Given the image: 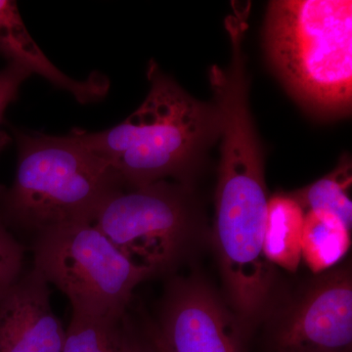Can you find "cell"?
<instances>
[{
	"mask_svg": "<svg viewBox=\"0 0 352 352\" xmlns=\"http://www.w3.org/2000/svg\"><path fill=\"white\" fill-rule=\"evenodd\" d=\"M219 119L214 240L234 307L252 321L265 307L273 282L263 252L268 198L263 147L247 101H224Z\"/></svg>",
	"mask_w": 352,
	"mask_h": 352,
	"instance_id": "1",
	"label": "cell"
},
{
	"mask_svg": "<svg viewBox=\"0 0 352 352\" xmlns=\"http://www.w3.org/2000/svg\"><path fill=\"white\" fill-rule=\"evenodd\" d=\"M144 102L118 126L99 132L74 129L85 147L113 166L124 188L168 178L190 185L219 139L217 106L194 98L154 61Z\"/></svg>",
	"mask_w": 352,
	"mask_h": 352,
	"instance_id": "2",
	"label": "cell"
},
{
	"mask_svg": "<svg viewBox=\"0 0 352 352\" xmlns=\"http://www.w3.org/2000/svg\"><path fill=\"white\" fill-rule=\"evenodd\" d=\"M264 43L271 66L302 107L321 117L351 111V0L271 1Z\"/></svg>",
	"mask_w": 352,
	"mask_h": 352,
	"instance_id": "3",
	"label": "cell"
},
{
	"mask_svg": "<svg viewBox=\"0 0 352 352\" xmlns=\"http://www.w3.org/2000/svg\"><path fill=\"white\" fill-rule=\"evenodd\" d=\"M18 164L10 188L0 186V219L8 228L36 234L94 222L102 206L124 188L112 166L73 133L16 132Z\"/></svg>",
	"mask_w": 352,
	"mask_h": 352,
	"instance_id": "4",
	"label": "cell"
},
{
	"mask_svg": "<svg viewBox=\"0 0 352 352\" xmlns=\"http://www.w3.org/2000/svg\"><path fill=\"white\" fill-rule=\"evenodd\" d=\"M34 267L68 298L73 314L124 317L133 291L153 276L134 263L91 222L34 234Z\"/></svg>",
	"mask_w": 352,
	"mask_h": 352,
	"instance_id": "5",
	"label": "cell"
},
{
	"mask_svg": "<svg viewBox=\"0 0 352 352\" xmlns=\"http://www.w3.org/2000/svg\"><path fill=\"white\" fill-rule=\"evenodd\" d=\"M197 221L190 185L163 180L120 190L102 206L92 223L126 258L156 275L182 258Z\"/></svg>",
	"mask_w": 352,
	"mask_h": 352,
	"instance_id": "6",
	"label": "cell"
},
{
	"mask_svg": "<svg viewBox=\"0 0 352 352\" xmlns=\"http://www.w3.org/2000/svg\"><path fill=\"white\" fill-rule=\"evenodd\" d=\"M272 352H352L351 271L340 268L314 282L274 331Z\"/></svg>",
	"mask_w": 352,
	"mask_h": 352,
	"instance_id": "7",
	"label": "cell"
},
{
	"mask_svg": "<svg viewBox=\"0 0 352 352\" xmlns=\"http://www.w3.org/2000/svg\"><path fill=\"white\" fill-rule=\"evenodd\" d=\"M166 295L154 332L168 352H241L235 321L208 287L179 280Z\"/></svg>",
	"mask_w": 352,
	"mask_h": 352,
	"instance_id": "8",
	"label": "cell"
},
{
	"mask_svg": "<svg viewBox=\"0 0 352 352\" xmlns=\"http://www.w3.org/2000/svg\"><path fill=\"white\" fill-rule=\"evenodd\" d=\"M65 333L50 284L32 267L0 300V352H61Z\"/></svg>",
	"mask_w": 352,
	"mask_h": 352,
	"instance_id": "9",
	"label": "cell"
},
{
	"mask_svg": "<svg viewBox=\"0 0 352 352\" xmlns=\"http://www.w3.org/2000/svg\"><path fill=\"white\" fill-rule=\"evenodd\" d=\"M0 55L15 62L30 73L43 76L60 89L66 90L82 104L94 103L107 95L110 82L101 74H94L78 82L62 73L44 55L21 17L15 1L0 0Z\"/></svg>",
	"mask_w": 352,
	"mask_h": 352,
	"instance_id": "10",
	"label": "cell"
},
{
	"mask_svg": "<svg viewBox=\"0 0 352 352\" xmlns=\"http://www.w3.org/2000/svg\"><path fill=\"white\" fill-rule=\"evenodd\" d=\"M305 210L289 194L268 199L263 252L271 264L296 272L302 261Z\"/></svg>",
	"mask_w": 352,
	"mask_h": 352,
	"instance_id": "11",
	"label": "cell"
},
{
	"mask_svg": "<svg viewBox=\"0 0 352 352\" xmlns=\"http://www.w3.org/2000/svg\"><path fill=\"white\" fill-rule=\"evenodd\" d=\"M351 247V230L336 215L309 210L305 215L302 258L315 274L339 263Z\"/></svg>",
	"mask_w": 352,
	"mask_h": 352,
	"instance_id": "12",
	"label": "cell"
},
{
	"mask_svg": "<svg viewBox=\"0 0 352 352\" xmlns=\"http://www.w3.org/2000/svg\"><path fill=\"white\" fill-rule=\"evenodd\" d=\"M127 329L124 317L73 314L61 352H122Z\"/></svg>",
	"mask_w": 352,
	"mask_h": 352,
	"instance_id": "13",
	"label": "cell"
},
{
	"mask_svg": "<svg viewBox=\"0 0 352 352\" xmlns=\"http://www.w3.org/2000/svg\"><path fill=\"white\" fill-rule=\"evenodd\" d=\"M351 163L342 160L335 170L307 187L289 194L303 208L325 210L338 217L351 230L352 201L349 197L351 187Z\"/></svg>",
	"mask_w": 352,
	"mask_h": 352,
	"instance_id": "14",
	"label": "cell"
},
{
	"mask_svg": "<svg viewBox=\"0 0 352 352\" xmlns=\"http://www.w3.org/2000/svg\"><path fill=\"white\" fill-rule=\"evenodd\" d=\"M25 249L0 219V300L23 274Z\"/></svg>",
	"mask_w": 352,
	"mask_h": 352,
	"instance_id": "15",
	"label": "cell"
},
{
	"mask_svg": "<svg viewBox=\"0 0 352 352\" xmlns=\"http://www.w3.org/2000/svg\"><path fill=\"white\" fill-rule=\"evenodd\" d=\"M31 76L28 69L15 62H9L0 71V122L7 107L17 99L21 85Z\"/></svg>",
	"mask_w": 352,
	"mask_h": 352,
	"instance_id": "16",
	"label": "cell"
},
{
	"mask_svg": "<svg viewBox=\"0 0 352 352\" xmlns=\"http://www.w3.org/2000/svg\"><path fill=\"white\" fill-rule=\"evenodd\" d=\"M122 352H155L152 342L149 344L141 342L133 333H131L129 326L126 329V340H124Z\"/></svg>",
	"mask_w": 352,
	"mask_h": 352,
	"instance_id": "17",
	"label": "cell"
},
{
	"mask_svg": "<svg viewBox=\"0 0 352 352\" xmlns=\"http://www.w3.org/2000/svg\"><path fill=\"white\" fill-rule=\"evenodd\" d=\"M151 342L154 346L155 352H168L161 340L157 337L156 333L153 332L151 336Z\"/></svg>",
	"mask_w": 352,
	"mask_h": 352,
	"instance_id": "18",
	"label": "cell"
},
{
	"mask_svg": "<svg viewBox=\"0 0 352 352\" xmlns=\"http://www.w3.org/2000/svg\"><path fill=\"white\" fill-rule=\"evenodd\" d=\"M10 138L4 132H0V152L3 150V148L8 144Z\"/></svg>",
	"mask_w": 352,
	"mask_h": 352,
	"instance_id": "19",
	"label": "cell"
}]
</instances>
